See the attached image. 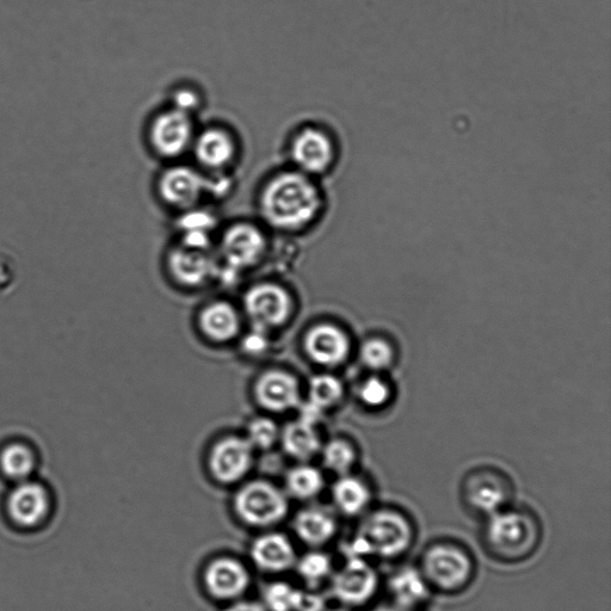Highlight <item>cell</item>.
I'll use <instances>...</instances> for the list:
<instances>
[{
  "label": "cell",
  "mask_w": 611,
  "mask_h": 611,
  "mask_svg": "<svg viewBox=\"0 0 611 611\" xmlns=\"http://www.w3.org/2000/svg\"><path fill=\"white\" fill-rule=\"evenodd\" d=\"M252 206L256 219L268 230L298 234L325 218L330 197L325 182L280 162L259 178Z\"/></svg>",
  "instance_id": "6da1fadb"
},
{
  "label": "cell",
  "mask_w": 611,
  "mask_h": 611,
  "mask_svg": "<svg viewBox=\"0 0 611 611\" xmlns=\"http://www.w3.org/2000/svg\"><path fill=\"white\" fill-rule=\"evenodd\" d=\"M280 152L281 163L325 182L342 163L343 143L330 122L307 115L288 127Z\"/></svg>",
  "instance_id": "7a4b0ae2"
},
{
  "label": "cell",
  "mask_w": 611,
  "mask_h": 611,
  "mask_svg": "<svg viewBox=\"0 0 611 611\" xmlns=\"http://www.w3.org/2000/svg\"><path fill=\"white\" fill-rule=\"evenodd\" d=\"M237 185V177L208 176L188 160L160 165L153 178L152 193L159 207L172 215L215 206L226 200Z\"/></svg>",
  "instance_id": "3957f363"
},
{
  "label": "cell",
  "mask_w": 611,
  "mask_h": 611,
  "mask_svg": "<svg viewBox=\"0 0 611 611\" xmlns=\"http://www.w3.org/2000/svg\"><path fill=\"white\" fill-rule=\"evenodd\" d=\"M245 154V140L237 126L211 119L200 121L189 159L208 176L237 177Z\"/></svg>",
  "instance_id": "277c9868"
},
{
  "label": "cell",
  "mask_w": 611,
  "mask_h": 611,
  "mask_svg": "<svg viewBox=\"0 0 611 611\" xmlns=\"http://www.w3.org/2000/svg\"><path fill=\"white\" fill-rule=\"evenodd\" d=\"M201 119L164 101L148 114L143 139L146 151L160 165L187 160Z\"/></svg>",
  "instance_id": "5b68a950"
},
{
  "label": "cell",
  "mask_w": 611,
  "mask_h": 611,
  "mask_svg": "<svg viewBox=\"0 0 611 611\" xmlns=\"http://www.w3.org/2000/svg\"><path fill=\"white\" fill-rule=\"evenodd\" d=\"M540 538V524L528 511L505 508L487 517L485 545L499 560L527 559L538 548Z\"/></svg>",
  "instance_id": "8992f818"
},
{
  "label": "cell",
  "mask_w": 611,
  "mask_h": 611,
  "mask_svg": "<svg viewBox=\"0 0 611 611\" xmlns=\"http://www.w3.org/2000/svg\"><path fill=\"white\" fill-rule=\"evenodd\" d=\"M232 511L240 524L263 532L287 520L290 499L282 487L269 480L243 481L232 498Z\"/></svg>",
  "instance_id": "52a82bcc"
},
{
  "label": "cell",
  "mask_w": 611,
  "mask_h": 611,
  "mask_svg": "<svg viewBox=\"0 0 611 611\" xmlns=\"http://www.w3.org/2000/svg\"><path fill=\"white\" fill-rule=\"evenodd\" d=\"M355 534L361 539L369 559H399L409 552L415 541V528L410 518L392 508L369 510Z\"/></svg>",
  "instance_id": "ba28073f"
},
{
  "label": "cell",
  "mask_w": 611,
  "mask_h": 611,
  "mask_svg": "<svg viewBox=\"0 0 611 611\" xmlns=\"http://www.w3.org/2000/svg\"><path fill=\"white\" fill-rule=\"evenodd\" d=\"M419 570L431 590L455 594L467 588L474 576V560L454 542H436L425 549Z\"/></svg>",
  "instance_id": "9c48e42d"
},
{
  "label": "cell",
  "mask_w": 611,
  "mask_h": 611,
  "mask_svg": "<svg viewBox=\"0 0 611 611\" xmlns=\"http://www.w3.org/2000/svg\"><path fill=\"white\" fill-rule=\"evenodd\" d=\"M267 231L257 219H237L227 224L218 242L221 264L237 273L255 267L267 255Z\"/></svg>",
  "instance_id": "30bf717a"
},
{
  "label": "cell",
  "mask_w": 611,
  "mask_h": 611,
  "mask_svg": "<svg viewBox=\"0 0 611 611\" xmlns=\"http://www.w3.org/2000/svg\"><path fill=\"white\" fill-rule=\"evenodd\" d=\"M201 584L212 601L226 606L245 598L251 588L252 575L243 560L231 555H218L203 567Z\"/></svg>",
  "instance_id": "8fae6325"
},
{
  "label": "cell",
  "mask_w": 611,
  "mask_h": 611,
  "mask_svg": "<svg viewBox=\"0 0 611 611\" xmlns=\"http://www.w3.org/2000/svg\"><path fill=\"white\" fill-rule=\"evenodd\" d=\"M379 588L378 572L367 559H344L329 580L333 600L353 609L366 606L378 594Z\"/></svg>",
  "instance_id": "7c38bea8"
},
{
  "label": "cell",
  "mask_w": 611,
  "mask_h": 611,
  "mask_svg": "<svg viewBox=\"0 0 611 611\" xmlns=\"http://www.w3.org/2000/svg\"><path fill=\"white\" fill-rule=\"evenodd\" d=\"M243 305L252 327L267 332L285 325L294 308L288 290L273 282L257 283L246 290Z\"/></svg>",
  "instance_id": "4fadbf2b"
},
{
  "label": "cell",
  "mask_w": 611,
  "mask_h": 611,
  "mask_svg": "<svg viewBox=\"0 0 611 611\" xmlns=\"http://www.w3.org/2000/svg\"><path fill=\"white\" fill-rule=\"evenodd\" d=\"M256 450L242 436H227L216 442L208 455V471L222 486L242 484L251 472Z\"/></svg>",
  "instance_id": "5bb4252c"
},
{
  "label": "cell",
  "mask_w": 611,
  "mask_h": 611,
  "mask_svg": "<svg viewBox=\"0 0 611 611\" xmlns=\"http://www.w3.org/2000/svg\"><path fill=\"white\" fill-rule=\"evenodd\" d=\"M299 554L289 535L277 529L258 532L249 546V560L258 572L282 576L293 571Z\"/></svg>",
  "instance_id": "9a60e30c"
},
{
  "label": "cell",
  "mask_w": 611,
  "mask_h": 611,
  "mask_svg": "<svg viewBox=\"0 0 611 611\" xmlns=\"http://www.w3.org/2000/svg\"><path fill=\"white\" fill-rule=\"evenodd\" d=\"M52 510V496L47 487L33 478L12 487L6 499V512L18 527L33 529L45 523Z\"/></svg>",
  "instance_id": "2e32d148"
},
{
  "label": "cell",
  "mask_w": 611,
  "mask_h": 611,
  "mask_svg": "<svg viewBox=\"0 0 611 611\" xmlns=\"http://www.w3.org/2000/svg\"><path fill=\"white\" fill-rule=\"evenodd\" d=\"M464 497L469 508L489 517L508 506L511 486L502 473L480 469L466 479Z\"/></svg>",
  "instance_id": "e0dca14e"
},
{
  "label": "cell",
  "mask_w": 611,
  "mask_h": 611,
  "mask_svg": "<svg viewBox=\"0 0 611 611\" xmlns=\"http://www.w3.org/2000/svg\"><path fill=\"white\" fill-rule=\"evenodd\" d=\"M253 397L263 410L283 413L298 409L302 401L299 380L283 369H269L258 376Z\"/></svg>",
  "instance_id": "ac0fdd59"
},
{
  "label": "cell",
  "mask_w": 611,
  "mask_h": 611,
  "mask_svg": "<svg viewBox=\"0 0 611 611\" xmlns=\"http://www.w3.org/2000/svg\"><path fill=\"white\" fill-rule=\"evenodd\" d=\"M304 350L308 359L318 366L336 368L349 359L351 341L341 326L319 323L305 333Z\"/></svg>",
  "instance_id": "d6986e66"
},
{
  "label": "cell",
  "mask_w": 611,
  "mask_h": 611,
  "mask_svg": "<svg viewBox=\"0 0 611 611\" xmlns=\"http://www.w3.org/2000/svg\"><path fill=\"white\" fill-rule=\"evenodd\" d=\"M292 530L294 538L307 548H324L336 539L338 515L326 506L307 503L295 512Z\"/></svg>",
  "instance_id": "ffe728a7"
},
{
  "label": "cell",
  "mask_w": 611,
  "mask_h": 611,
  "mask_svg": "<svg viewBox=\"0 0 611 611\" xmlns=\"http://www.w3.org/2000/svg\"><path fill=\"white\" fill-rule=\"evenodd\" d=\"M168 269L184 287H200L216 276L219 262L209 251L185 248L178 244L168 255Z\"/></svg>",
  "instance_id": "44dd1931"
},
{
  "label": "cell",
  "mask_w": 611,
  "mask_h": 611,
  "mask_svg": "<svg viewBox=\"0 0 611 611\" xmlns=\"http://www.w3.org/2000/svg\"><path fill=\"white\" fill-rule=\"evenodd\" d=\"M387 592L394 606L418 611L430 600L431 588L416 566H403L387 580Z\"/></svg>",
  "instance_id": "7402d4cb"
},
{
  "label": "cell",
  "mask_w": 611,
  "mask_h": 611,
  "mask_svg": "<svg viewBox=\"0 0 611 611\" xmlns=\"http://www.w3.org/2000/svg\"><path fill=\"white\" fill-rule=\"evenodd\" d=\"M331 502L337 515L361 517L373 503L372 487L354 473L342 475L331 486Z\"/></svg>",
  "instance_id": "603a6c76"
},
{
  "label": "cell",
  "mask_w": 611,
  "mask_h": 611,
  "mask_svg": "<svg viewBox=\"0 0 611 611\" xmlns=\"http://www.w3.org/2000/svg\"><path fill=\"white\" fill-rule=\"evenodd\" d=\"M203 336L214 343H227L237 338L242 327L236 307L227 301H214L199 314Z\"/></svg>",
  "instance_id": "cb8c5ba5"
},
{
  "label": "cell",
  "mask_w": 611,
  "mask_h": 611,
  "mask_svg": "<svg viewBox=\"0 0 611 611\" xmlns=\"http://www.w3.org/2000/svg\"><path fill=\"white\" fill-rule=\"evenodd\" d=\"M279 442L283 452L298 462H310L320 454L323 447L317 427L299 418L281 429Z\"/></svg>",
  "instance_id": "d4e9b609"
},
{
  "label": "cell",
  "mask_w": 611,
  "mask_h": 611,
  "mask_svg": "<svg viewBox=\"0 0 611 611\" xmlns=\"http://www.w3.org/2000/svg\"><path fill=\"white\" fill-rule=\"evenodd\" d=\"M326 487L325 475L322 469L310 462H298L290 468L285 477V490L289 499L300 503H313L322 496Z\"/></svg>",
  "instance_id": "484cf974"
},
{
  "label": "cell",
  "mask_w": 611,
  "mask_h": 611,
  "mask_svg": "<svg viewBox=\"0 0 611 611\" xmlns=\"http://www.w3.org/2000/svg\"><path fill=\"white\" fill-rule=\"evenodd\" d=\"M37 467V455L32 446L14 441L0 449V473L12 483L32 479Z\"/></svg>",
  "instance_id": "4316f807"
},
{
  "label": "cell",
  "mask_w": 611,
  "mask_h": 611,
  "mask_svg": "<svg viewBox=\"0 0 611 611\" xmlns=\"http://www.w3.org/2000/svg\"><path fill=\"white\" fill-rule=\"evenodd\" d=\"M293 571L306 588L319 589L320 585L329 582L335 571V564L331 555L323 548H308L306 553L299 555Z\"/></svg>",
  "instance_id": "83f0119b"
},
{
  "label": "cell",
  "mask_w": 611,
  "mask_h": 611,
  "mask_svg": "<svg viewBox=\"0 0 611 611\" xmlns=\"http://www.w3.org/2000/svg\"><path fill=\"white\" fill-rule=\"evenodd\" d=\"M359 355L363 366L374 374L390 369L397 359V351L393 343L382 336L366 339L361 345Z\"/></svg>",
  "instance_id": "f1b7e54d"
},
{
  "label": "cell",
  "mask_w": 611,
  "mask_h": 611,
  "mask_svg": "<svg viewBox=\"0 0 611 611\" xmlns=\"http://www.w3.org/2000/svg\"><path fill=\"white\" fill-rule=\"evenodd\" d=\"M323 464L327 471L342 477V475L353 473L357 462V452L353 444L343 438H335L323 444Z\"/></svg>",
  "instance_id": "f546056e"
},
{
  "label": "cell",
  "mask_w": 611,
  "mask_h": 611,
  "mask_svg": "<svg viewBox=\"0 0 611 611\" xmlns=\"http://www.w3.org/2000/svg\"><path fill=\"white\" fill-rule=\"evenodd\" d=\"M344 397L342 381L331 374H318L308 381L307 400L327 411L341 403Z\"/></svg>",
  "instance_id": "4dcf8cb0"
},
{
  "label": "cell",
  "mask_w": 611,
  "mask_h": 611,
  "mask_svg": "<svg viewBox=\"0 0 611 611\" xmlns=\"http://www.w3.org/2000/svg\"><path fill=\"white\" fill-rule=\"evenodd\" d=\"M302 589L277 579L262 590L263 607L267 611H298Z\"/></svg>",
  "instance_id": "1f68e13d"
},
{
  "label": "cell",
  "mask_w": 611,
  "mask_h": 611,
  "mask_svg": "<svg viewBox=\"0 0 611 611\" xmlns=\"http://www.w3.org/2000/svg\"><path fill=\"white\" fill-rule=\"evenodd\" d=\"M361 404L370 410H382L391 404L393 388L380 374H373L364 379L359 386Z\"/></svg>",
  "instance_id": "d6a6232c"
},
{
  "label": "cell",
  "mask_w": 611,
  "mask_h": 611,
  "mask_svg": "<svg viewBox=\"0 0 611 611\" xmlns=\"http://www.w3.org/2000/svg\"><path fill=\"white\" fill-rule=\"evenodd\" d=\"M165 102L201 119L200 114L205 106V97H203L200 86L178 83L170 88Z\"/></svg>",
  "instance_id": "836d02e7"
},
{
  "label": "cell",
  "mask_w": 611,
  "mask_h": 611,
  "mask_svg": "<svg viewBox=\"0 0 611 611\" xmlns=\"http://www.w3.org/2000/svg\"><path fill=\"white\" fill-rule=\"evenodd\" d=\"M281 429L279 425L268 417L251 419L246 427L245 438L255 450H269L280 441Z\"/></svg>",
  "instance_id": "e575fe53"
},
{
  "label": "cell",
  "mask_w": 611,
  "mask_h": 611,
  "mask_svg": "<svg viewBox=\"0 0 611 611\" xmlns=\"http://www.w3.org/2000/svg\"><path fill=\"white\" fill-rule=\"evenodd\" d=\"M267 331L252 327L251 331L246 333L242 339V350L245 355L250 357H259L267 354L270 348V339Z\"/></svg>",
  "instance_id": "d590c367"
},
{
  "label": "cell",
  "mask_w": 611,
  "mask_h": 611,
  "mask_svg": "<svg viewBox=\"0 0 611 611\" xmlns=\"http://www.w3.org/2000/svg\"><path fill=\"white\" fill-rule=\"evenodd\" d=\"M327 602L318 589L304 588L301 592L298 611H326Z\"/></svg>",
  "instance_id": "8d00e7d4"
},
{
  "label": "cell",
  "mask_w": 611,
  "mask_h": 611,
  "mask_svg": "<svg viewBox=\"0 0 611 611\" xmlns=\"http://www.w3.org/2000/svg\"><path fill=\"white\" fill-rule=\"evenodd\" d=\"M221 611H267L263 607L261 602L246 600H239L230 604H226L225 608Z\"/></svg>",
  "instance_id": "74e56055"
},
{
  "label": "cell",
  "mask_w": 611,
  "mask_h": 611,
  "mask_svg": "<svg viewBox=\"0 0 611 611\" xmlns=\"http://www.w3.org/2000/svg\"><path fill=\"white\" fill-rule=\"evenodd\" d=\"M373 611H412V610L403 609V608L394 606V604L390 603V604H386V606L375 608Z\"/></svg>",
  "instance_id": "f35d334b"
},
{
  "label": "cell",
  "mask_w": 611,
  "mask_h": 611,
  "mask_svg": "<svg viewBox=\"0 0 611 611\" xmlns=\"http://www.w3.org/2000/svg\"><path fill=\"white\" fill-rule=\"evenodd\" d=\"M326 611H354V609L349 608V607H344V606H341V604H339V607L333 608V609L327 608Z\"/></svg>",
  "instance_id": "ab89813d"
}]
</instances>
